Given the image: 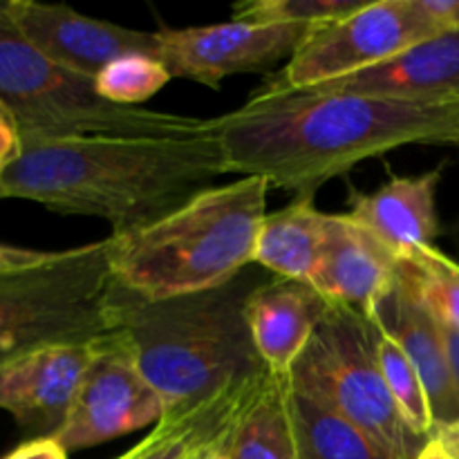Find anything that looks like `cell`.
<instances>
[{"label": "cell", "instance_id": "cell-1", "mask_svg": "<svg viewBox=\"0 0 459 459\" xmlns=\"http://www.w3.org/2000/svg\"><path fill=\"white\" fill-rule=\"evenodd\" d=\"M229 175L314 195L361 161L412 143L459 146V101L424 103L327 90L254 94L211 119Z\"/></svg>", "mask_w": 459, "mask_h": 459}, {"label": "cell", "instance_id": "cell-2", "mask_svg": "<svg viewBox=\"0 0 459 459\" xmlns=\"http://www.w3.org/2000/svg\"><path fill=\"white\" fill-rule=\"evenodd\" d=\"M222 175L213 130L191 139L63 137L22 142L0 186L54 213L106 220L121 236L166 218Z\"/></svg>", "mask_w": 459, "mask_h": 459}, {"label": "cell", "instance_id": "cell-3", "mask_svg": "<svg viewBox=\"0 0 459 459\" xmlns=\"http://www.w3.org/2000/svg\"><path fill=\"white\" fill-rule=\"evenodd\" d=\"M254 267L215 290L157 303L115 285V330L128 339L139 370L164 403V417L191 412L264 372L247 300L272 273Z\"/></svg>", "mask_w": 459, "mask_h": 459}, {"label": "cell", "instance_id": "cell-4", "mask_svg": "<svg viewBox=\"0 0 459 459\" xmlns=\"http://www.w3.org/2000/svg\"><path fill=\"white\" fill-rule=\"evenodd\" d=\"M269 184L211 186L157 222L108 238L112 281L146 303L215 290L254 264Z\"/></svg>", "mask_w": 459, "mask_h": 459}, {"label": "cell", "instance_id": "cell-5", "mask_svg": "<svg viewBox=\"0 0 459 459\" xmlns=\"http://www.w3.org/2000/svg\"><path fill=\"white\" fill-rule=\"evenodd\" d=\"M0 115L21 142L63 137L191 139L211 133V119L117 106L94 79L63 70L18 31L0 0Z\"/></svg>", "mask_w": 459, "mask_h": 459}, {"label": "cell", "instance_id": "cell-6", "mask_svg": "<svg viewBox=\"0 0 459 459\" xmlns=\"http://www.w3.org/2000/svg\"><path fill=\"white\" fill-rule=\"evenodd\" d=\"M115 330L108 240L52 251L0 276V363L49 345L88 343Z\"/></svg>", "mask_w": 459, "mask_h": 459}, {"label": "cell", "instance_id": "cell-7", "mask_svg": "<svg viewBox=\"0 0 459 459\" xmlns=\"http://www.w3.org/2000/svg\"><path fill=\"white\" fill-rule=\"evenodd\" d=\"M296 393L352 421L390 459H417L429 439L403 421L377 361V325L332 305L290 375Z\"/></svg>", "mask_w": 459, "mask_h": 459}, {"label": "cell", "instance_id": "cell-8", "mask_svg": "<svg viewBox=\"0 0 459 459\" xmlns=\"http://www.w3.org/2000/svg\"><path fill=\"white\" fill-rule=\"evenodd\" d=\"M437 36L442 31L420 0H366L348 16L314 27L285 67L273 72L255 94L321 88L393 61Z\"/></svg>", "mask_w": 459, "mask_h": 459}, {"label": "cell", "instance_id": "cell-9", "mask_svg": "<svg viewBox=\"0 0 459 459\" xmlns=\"http://www.w3.org/2000/svg\"><path fill=\"white\" fill-rule=\"evenodd\" d=\"M161 420L160 394L139 370L124 332L112 330L99 341L97 357L85 370L54 439L65 453L85 451Z\"/></svg>", "mask_w": 459, "mask_h": 459}, {"label": "cell", "instance_id": "cell-10", "mask_svg": "<svg viewBox=\"0 0 459 459\" xmlns=\"http://www.w3.org/2000/svg\"><path fill=\"white\" fill-rule=\"evenodd\" d=\"M316 25H260L229 21L222 25L157 31V58L170 76L220 88L227 76L269 72L290 61Z\"/></svg>", "mask_w": 459, "mask_h": 459}, {"label": "cell", "instance_id": "cell-11", "mask_svg": "<svg viewBox=\"0 0 459 459\" xmlns=\"http://www.w3.org/2000/svg\"><path fill=\"white\" fill-rule=\"evenodd\" d=\"M4 12L40 54L85 79H97L112 61L128 54L157 58V31H139L83 16L67 4L4 0Z\"/></svg>", "mask_w": 459, "mask_h": 459}, {"label": "cell", "instance_id": "cell-12", "mask_svg": "<svg viewBox=\"0 0 459 459\" xmlns=\"http://www.w3.org/2000/svg\"><path fill=\"white\" fill-rule=\"evenodd\" d=\"M99 341L101 336L88 343L49 345L0 363V411H7L31 439L54 437L97 357Z\"/></svg>", "mask_w": 459, "mask_h": 459}, {"label": "cell", "instance_id": "cell-13", "mask_svg": "<svg viewBox=\"0 0 459 459\" xmlns=\"http://www.w3.org/2000/svg\"><path fill=\"white\" fill-rule=\"evenodd\" d=\"M399 260L385 242L348 213H327L309 285L330 305L357 309L370 318L397 281Z\"/></svg>", "mask_w": 459, "mask_h": 459}, {"label": "cell", "instance_id": "cell-14", "mask_svg": "<svg viewBox=\"0 0 459 459\" xmlns=\"http://www.w3.org/2000/svg\"><path fill=\"white\" fill-rule=\"evenodd\" d=\"M332 305L309 282L267 278L247 300V323L264 370L290 379Z\"/></svg>", "mask_w": 459, "mask_h": 459}, {"label": "cell", "instance_id": "cell-15", "mask_svg": "<svg viewBox=\"0 0 459 459\" xmlns=\"http://www.w3.org/2000/svg\"><path fill=\"white\" fill-rule=\"evenodd\" d=\"M372 321L393 336L420 372L433 408L435 429L459 421V388L448 359L442 323L420 303L402 273L377 305Z\"/></svg>", "mask_w": 459, "mask_h": 459}, {"label": "cell", "instance_id": "cell-16", "mask_svg": "<svg viewBox=\"0 0 459 459\" xmlns=\"http://www.w3.org/2000/svg\"><path fill=\"white\" fill-rule=\"evenodd\" d=\"M314 90L402 101H459V31L424 40L394 56L393 61Z\"/></svg>", "mask_w": 459, "mask_h": 459}, {"label": "cell", "instance_id": "cell-17", "mask_svg": "<svg viewBox=\"0 0 459 459\" xmlns=\"http://www.w3.org/2000/svg\"><path fill=\"white\" fill-rule=\"evenodd\" d=\"M442 169L393 178L372 193L350 202V218L375 233L402 258L417 247H433L439 233L437 184Z\"/></svg>", "mask_w": 459, "mask_h": 459}, {"label": "cell", "instance_id": "cell-18", "mask_svg": "<svg viewBox=\"0 0 459 459\" xmlns=\"http://www.w3.org/2000/svg\"><path fill=\"white\" fill-rule=\"evenodd\" d=\"M287 388L290 381L269 372L247 385L222 437L229 459H299Z\"/></svg>", "mask_w": 459, "mask_h": 459}, {"label": "cell", "instance_id": "cell-19", "mask_svg": "<svg viewBox=\"0 0 459 459\" xmlns=\"http://www.w3.org/2000/svg\"><path fill=\"white\" fill-rule=\"evenodd\" d=\"M327 213L314 195H299L285 209L263 220L254 249V264L276 278L309 282L325 236Z\"/></svg>", "mask_w": 459, "mask_h": 459}, {"label": "cell", "instance_id": "cell-20", "mask_svg": "<svg viewBox=\"0 0 459 459\" xmlns=\"http://www.w3.org/2000/svg\"><path fill=\"white\" fill-rule=\"evenodd\" d=\"M287 411L299 459H390L352 421L291 385L287 388Z\"/></svg>", "mask_w": 459, "mask_h": 459}, {"label": "cell", "instance_id": "cell-21", "mask_svg": "<svg viewBox=\"0 0 459 459\" xmlns=\"http://www.w3.org/2000/svg\"><path fill=\"white\" fill-rule=\"evenodd\" d=\"M399 273L442 325L459 332V264L435 247H417L399 260Z\"/></svg>", "mask_w": 459, "mask_h": 459}, {"label": "cell", "instance_id": "cell-22", "mask_svg": "<svg viewBox=\"0 0 459 459\" xmlns=\"http://www.w3.org/2000/svg\"><path fill=\"white\" fill-rule=\"evenodd\" d=\"M377 361H379L381 375H384L385 385H388L390 397L397 403L403 421L420 437H433L435 417L424 381H421L420 372L412 366L402 345L393 336L385 334L379 325H377Z\"/></svg>", "mask_w": 459, "mask_h": 459}, {"label": "cell", "instance_id": "cell-23", "mask_svg": "<svg viewBox=\"0 0 459 459\" xmlns=\"http://www.w3.org/2000/svg\"><path fill=\"white\" fill-rule=\"evenodd\" d=\"M173 79L164 63L146 54H128L103 67L94 79L97 92L117 106H139Z\"/></svg>", "mask_w": 459, "mask_h": 459}, {"label": "cell", "instance_id": "cell-24", "mask_svg": "<svg viewBox=\"0 0 459 459\" xmlns=\"http://www.w3.org/2000/svg\"><path fill=\"white\" fill-rule=\"evenodd\" d=\"M366 0H247L233 7L231 21L260 25H321L336 21Z\"/></svg>", "mask_w": 459, "mask_h": 459}, {"label": "cell", "instance_id": "cell-25", "mask_svg": "<svg viewBox=\"0 0 459 459\" xmlns=\"http://www.w3.org/2000/svg\"><path fill=\"white\" fill-rule=\"evenodd\" d=\"M52 251H36V249H22V247L3 245L0 242V276L12 272H21V269L39 264L48 260Z\"/></svg>", "mask_w": 459, "mask_h": 459}, {"label": "cell", "instance_id": "cell-26", "mask_svg": "<svg viewBox=\"0 0 459 459\" xmlns=\"http://www.w3.org/2000/svg\"><path fill=\"white\" fill-rule=\"evenodd\" d=\"M420 4L442 34L459 31V0H420Z\"/></svg>", "mask_w": 459, "mask_h": 459}, {"label": "cell", "instance_id": "cell-27", "mask_svg": "<svg viewBox=\"0 0 459 459\" xmlns=\"http://www.w3.org/2000/svg\"><path fill=\"white\" fill-rule=\"evenodd\" d=\"M3 459H67V453L54 437H34L22 442Z\"/></svg>", "mask_w": 459, "mask_h": 459}, {"label": "cell", "instance_id": "cell-28", "mask_svg": "<svg viewBox=\"0 0 459 459\" xmlns=\"http://www.w3.org/2000/svg\"><path fill=\"white\" fill-rule=\"evenodd\" d=\"M21 134L7 117L0 115V170L7 169L21 152Z\"/></svg>", "mask_w": 459, "mask_h": 459}, {"label": "cell", "instance_id": "cell-29", "mask_svg": "<svg viewBox=\"0 0 459 459\" xmlns=\"http://www.w3.org/2000/svg\"><path fill=\"white\" fill-rule=\"evenodd\" d=\"M433 439L444 448L448 459H459V421H455V424L437 426L433 433Z\"/></svg>", "mask_w": 459, "mask_h": 459}, {"label": "cell", "instance_id": "cell-30", "mask_svg": "<svg viewBox=\"0 0 459 459\" xmlns=\"http://www.w3.org/2000/svg\"><path fill=\"white\" fill-rule=\"evenodd\" d=\"M444 332V341H446V350H448V359H451V368L453 375H455L457 388H459V332L451 330V327L442 325Z\"/></svg>", "mask_w": 459, "mask_h": 459}, {"label": "cell", "instance_id": "cell-31", "mask_svg": "<svg viewBox=\"0 0 459 459\" xmlns=\"http://www.w3.org/2000/svg\"><path fill=\"white\" fill-rule=\"evenodd\" d=\"M229 421H231V420H229ZM224 433H227V430H224ZM224 433H222V435H218V437H213V439H206V442H202L200 446H197L195 451L191 453V457H188V459H206V455H209V453L213 451V448L218 446L220 442H222Z\"/></svg>", "mask_w": 459, "mask_h": 459}, {"label": "cell", "instance_id": "cell-32", "mask_svg": "<svg viewBox=\"0 0 459 459\" xmlns=\"http://www.w3.org/2000/svg\"><path fill=\"white\" fill-rule=\"evenodd\" d=\"M417 459H448V455H446V453H444V448L439 446V444L435 442L433 437H430L429 444H426V446L421 448L420 457H417Z\"/></svg>", "mask_w": 459, "mask_h": 459}, {"label": "cell", "instance_id": "cell-33", "mask_svg": "<svg viewBox=\"0 0 459 459\" xmlns=\"http://www.w3.org/2000/svg\"><path fill=\"white\" fill-rule=\"evenodd\" d=\"M206 459H229V455H227V453H224V451H222V442H220V444H218V446H215V448H213V451H211V453H209V455H206Z\"/></svg>", "mask_w": 459, "mask_h": 459}, {"label": "cell", "instance_id": "cell-34", "mask_svg": "<svg viewBox=\"0 0 459 459\" xmlns=\"http://www.w3.org/2000/svg\"><path fill=\"white\" fill-rule=\"evenodd\" d=\"M3 197H4V193H3V186H0V200H3Z\"/></svg>", "mask_w": 459, "mask_h": 459}]
</instances>
